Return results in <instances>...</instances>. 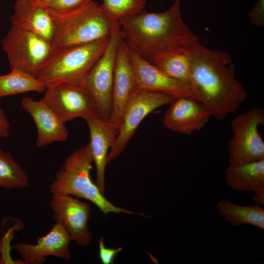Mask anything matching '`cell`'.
Wrapping results in <instances>:
<instances>
[{
	"mask_svg": "<svg viewBox=\"0 0 264 264\" xmlns=\"http://www.w3.org/2000/svg\"><path fill=\"white\" fill-rule=\"evenodd\" d=\"M181 0L162 12L143 10L120 19L121 38L140 57L154 64L160 58L189 49L199 37L182 19Z\"/></svg>",
	"mask_w": 264,
	"mask_h": 264,
	"instance_id": "obj_1",
	"label": "cell"
},
{
	"mask_svg": "<svg viewBox=\"0 0 264 264\" xmlns=\"http://www.w3.org/2000/svg\"><path fill=\"white\" fill-rule=\"evenodd\" d=\"M189 51L191 88L211 116L221 120L236 111L248 97L235 78L232 58L223 50L206 47L199 41Z\"/></svg>",
	"mask_w": 264,
	"mask_h": 264,
	"instance_id": "obj_2",
	"label": "cell"
},
{
	"mask_svg": "<svg viewBox=\"0 0 264 264\" xmlns=\"http://www.w3.org/2000/svg\"><path fill=\"white\" fill-rule=\"evenodd\" d=\"M93 160L89 142L81 145L66 157L49 186L51 194L68 195L87 199L107 216L110 213L143 214L114 205L106 198L90 177Z\"/></svg>",
	"mask_w": 264,
	"mask_h": 264,
	"instance_id": "obj_3",
	"label": "cell"
},
{
	"mask_svg": "<svg viewBox=\"0 0 264 264\" xmlns=\"http://www.w3.org/2000/svg\"><path fill=\"white\" fill-rule=\"evenodd\" d=\"M48 10L54 22L53 49L88 44L111 33L113 22L93 0L68 11Z\"/></svg>",
	"mask_w": 264,
	"mask_h": 264,
	"instance_id": "obj_4",
	"label": "cell"
},
{
	"mask_svg": "<svg viewBox=\"0 0 264 264\" xmlns=\"http://www.w3.org/2000/svg\"><path fill=\"white\" fill-rule=\"evenodd\" d=\"M109 37L88 44L53 49L36 77L46 88L60 84L84 87L88 73L105 50Z\"/></svg>",
	"mask_w": 264,
	"mask_h": 264,
	"instance_id": "obj_5",
	"label": "cell"
},
{
	"mask_svg": "<svg viewBox=\"0 0 264 264\" xmlns=\"http://www.w3.org/2000/svg\"><path fill=\"white\" fill-rule=\"evenodd\" d=\"M10 70H19L36 77L51 54V42L42 37L14 26L1 41Z\"/></svg>",
	"mask_w": 264,
	"mask_h": 264,
	"instance_id": "obj_6",
	"label": "cell"
},
{
	"mask_svg": "<svg viewBox=\"0 0 264 264\" xmlns=\"http://www.w3.org/2000/svg\"><path fill=\"white\" fill-rule=\"evenodd\" d=\"M121 39L116 21L113 23L105 50L91 68L84 86L97 104L99 117L105 121H109L111 113L114 67Z\"/></svg>",
	"mask_w": 264,
	"mask_h": 264,
	"instance_id": "obj_7",
	"label": "cell"
},
{
	"mask_svg": "<svg viewBox=\"0 0 264 264\" xmlns=\"http://www.w3.org/2000/svg\"><path fill=\"white\" fill-rule=\"evenodd\" d=\"M264 124V111L253 108L238 114L232 121L233 133L228 143L229 164L264 159V142L258 131Z\"/></svg>",
	"mask_w": 264,
	"mask_h": 264,
	"instance_id": "obj_8",
	"label": "cell"
},
{
	"mask_svg": "<svg viewBox=\"0 0 264 264\" xmlns=\"http://www.w3.org/2000/svg\"><path fill=\"white\" fill-rule=\"evenodd\" d=\"M175 99L167 93L138 88L124 110L116 138L108 154V163L122 154L140 124L148 114L161 106L170 105Z\"/></svg>",
	"mask_w": 264,
	"mask_h": 264,
	"instance_id": "obj_9",
	"label": "cell"
},
{
	"mask_svg": "<svg viewBox=\"0 0 264 264\" xmlns=\"http://www.w3.org/2000/svg\"><path fill=\"white\" fill-rule=\"evenodd\" d=\"M42 99L65 123L77 117H99L94 99L82 86L60 84L47 88Z\"/></svg>",
	"mask_w": 264,
	"mask_h": 264,
	"instance_id": "obj_10",
	"label": "cell"
},
{
	"mask_svg": "<svg viewBox=\"0 0 264 264\" xmlns=\"http://www.w3.org/2000/svg\"><path fill=\"white\" fill-rule=\"evenodd\" d=\"M49 206L55 223L62 226L72 241L83 247L90 244L93 235L88 225L92 211L89 204L72 196L52 194Z\"/></svg>",
	"mask_w": 264,
	"mask_h": 264,
	"instance_id": "obj_11",
	"label": "cell"
},
{
	"mask_svg": "<svg viewBox=\"0 0 264 264\" xmlns=\"http://www.w3.org/2000/svg\"><path fill=\"white\" fill-rule=\"evenodd\" d=\"M138 88L128 48L121 38L114 67L111 110L108 121L118 131L126 107Z\"/></svg>",
	"mask_w": 264,
	"mask_h": 264,
	"instance_id": "obj_12",
	"label": "cell"
},
{
	"mask_svg": "<svg viewBox=\"0 0 264 264\" xmlns=\"http://www.w3.org/2000/svg\"><path fill=\"white\" fill-rule=\"evenodd\" d=\"M71 237L59 224L55 223L45 235L36 238V243L18 242L12 248L22 257L23 264H42L49 256L68 260L71 254Z\"/></svg>",
	"mask_w": 264,
	"mask_h": 264,
	"instance_id": "obj_13",
	"label": "cell"
},
{
	"mask_svg": "<svg viewBox=\"0 0 264 264\" xmlns=\"http://www.w3.org/2000/svg\"><path fill=\"white\" fill-rule=\"evenodd\" d=\"M127 48L139 88L167 93L176 98L187 97L198 101L190 85L168 76Z\"/></svg>",
	"mask_w": 264,
	"mask_h": 264,
	"instance_id": "obj_14",
	"label": "cell"
},
{
	"mask_svg": "<svg viewBox=\"0 0 264 264\" xmlns=\"http://www.w3.org/2000/svg\"><path fill=\"white\" fill-rule=\"evenodd\" d=\"M21 107L33 118L37 132L36 145L44 147L56 142H65L69 132L65 123L43 100H35L28 96L21 100Z\"/></svg>",
	"mask_w": 264,
	"mask_h": 264,
	"instance_id": "obj_15",
	"label": "cell"
},
{
	"mask_svg": "<svg viewBox=\"0 0 264 264\" xmlns=\"http://www.w3.org/2000/svg\"><path fill=\"white\" fill-rule=\"evenodd\" d=\"M165 113L164 127L173 132L191 134L202 129L211 115L199 101L187 97L177 98Z\"/></svg>",
	"mask_w": 264,
	"mask_h": 264,
	"instance_id": "obj_16",
	"label": "cell"
},
{
	"mask_svg": "<svg viewBox=\"0 0 264 264\" xmlns=\"http://www.w3.org/2000/svg\"><path fill=\"white\" fill-rule=\"evenodd\" d=\"M86 121L89 132V144L93 162L96 168V184L104 194L109 151L115 142L118 130L109 121L99 117L91 118Z\"/></svg>",
	"mask_w": 264,
	"mask_h": 264,
	"instance_id": "obj_17",
	"label": "cell"
},
{
	"mask_svg": "<svg viewBox=\"0 0 264 264\" xmlns=\"http://www.w3.org/2000/svg\"><path fill=\"white\" fill-rule=\"evenodd\" d=\"M11 22L12 26L35 33L51 43L54 22L47 8L35 5L29 0H16Z\"/></svg>",
	"mask_w": 264,
	"mask_h": 264,
	"instance_id": "obj_18",
	"label": "cell"
},
{
	"mask_svg": "<svg viewBox=\"0 0 264 264\" xmlns=\"http://www.w3.org/2000/svg\"><path fill=\"white\" fill-rule=\"evenodd\" d=\"M227 185L240 192H264V159L229 164L225 171Z\"/></svg>",
	"mask_w": 264,
	"mask_h": 264,
	"instance_id": "obj_19",
	"label": "cell"
},
{
	"mask_svg": "<svg viewBox=\"0 0 264 264\" xmlns=\"http://www.w3.org/2000/svg\"><path fill=\"white\" fill-rule=\"evenodd\" d=\"M217 209L225 221L233 226L248 224L264 230V208L261 205H241L224 198L217 202Z\"/></svg>",
	"mask_w": 264,
	"mask_h": 264,
	"instance_id": "obj_20",
	"label": "cell"
},
{
	"mask_svg": "<svg viewBox=\"0 0 264 264\" xmlns=\"http://www.w3.org/2000/svg\"><path fill=\"white\" fill-rule=\"evenodd\" d=\"M44 84L36 77L19 70L0 75V98L30 91L44 93Z\"/></svg>",
	"mask_w": 264,
	"mask_h": 264,
	"instance_id": "obj_21",
	"label": "cell"
},
{
	"mask_svg": "<svg viewBox=\"0 0 264 264\" xmlns=\"http://www.w3.org/2000/svg\"><path fill=\"white\" fill-rule=\"evenodd\" d=\"M29 184L26 172L18 164L11 153L0 149V188L21 189Z\"/></svg>",
	"mask_w": 264,
	"mask_h": 264,
	"instance_id": "obj_22",
	"label": "cell"
},
{
	"mask_svg": "<svg viewBox=\"0 0 264 264\" xmlns=\"http://www.w3.org/2000/svg\"><path fill=\"white\" fill-rule=\"evenodd\" d=\"M154 65L168 76L191 86L189 50L165 56Z\"/></svg>",
	"mask_w": 264,
	"mask_h": 264,
	"instance_id": "obj_23",
	"label": "cell"
},
{
	"mask_svg": "<svg viewBox=\"0 0 264 264\" xmlns=\"http://www.w3.org/2000/svg\"><path fill=\"white\" fill-rule=\"evenodd\" d=\"M101 8L114 22L144 10L146 0H102Z\"/></svg>",
	"mask_w": 264,
	"mask_h": 264,
	"instance_id": "obj_24",
	"label": "cell"
},
{
	"mask_svg": "<svg viewBox=\"0 0 264 264\" xmlns=\"http://www.w3.org/2000/svg\"><path fill=\"white\" fill-rule=\"evenodd\" d=\"M90 0H52L47 9L56 12L68 11L80 7Z\"/></svg>",
	"mask_w": 264,
	"mask_h": 264,
	"instance_id": "obj_25",
	"label": "cell"
},
{
	"mask_svg": "<svg viewBox=\"0 0 264 264\" xmlns=\"http://www.w3.org/2000/svg\"><path fill=\"white\" fill-rule=\"evenodd\" d=\"M99 256L100 260L103 264H112L115 256L121 252L123 248L119 247L116 249L107 247L104 243L103 237L99 241Z\"/></svg>",
	"mask_w": 264,
	"mask_h": 264,
	"instance_id": "obj_26",
	"label": "cell"
},
{
	"mask_svg": "<svg viewBox=\"0 0 264 264\" xmlns=\"http://www.w3.org/2000/svg\"><path fill=\"white\" fill-rule=\"evenodd\" d=\"M250 22L258 28L264 25V0H258L248 13Z\"/></svg>",
	"mask_w": 264,
	"mask_h": 264,
	"instance_id": "obj_27",
	"label": "cell"
},
{
	"mask_svg": "<svg viewBox=\"0 0 264 264\" xmlns=\"http://www.w3.org/2000/svg\"><path fill=\"white\" fill-rule=\"evenodd\" d=\"M10 124L4 110L0 108V137L6 138L10 133Z\"/></svg>",
	"mask_w": 264,
	"mask_h": 264,
	"instance_id": "obj_28",
	"label": "cell"
},
{
	"mask_svg": "<svg viewBox=\"0 0 264 264\" xmlns=\"http://www.w3.org/2000/svg\"><path fill=\"white\" fill-rule=\"evenodd\" d=\"M252 198L256 204L261 206L264 204V192H253Z\"/></svg>",
	"mask_w": 264,
	"mask_h": 264,
	"instance_id": "obj_29",
	"label": "cell"
},
{
	"mask_svg": "<svg viewBox=\"0 0 264 264\" xmlns=\"http://www.w3.org/2000/svg\"><path fill=\"white\" fill-rule=\"evenodd\" d=\"M35 5L47 8L52 0H29Z\"/></svg>",
	"mask_w": 264,
	"mask_h": 264,
	"instance_id": "obj_30",
	"label": "cell"
}]
</instances>
